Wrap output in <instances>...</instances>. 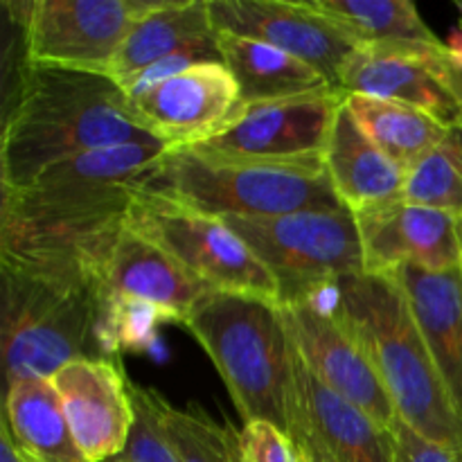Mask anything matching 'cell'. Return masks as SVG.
Wrapping results in <instances>:
<instances>
[{
  "label": "cell",
  "mask_w": 462,
  "mask_h": 462,
  "mask_svg": "<svg viewBox=\"0 0 462 462\" xmlns=\"http://www.w3.org/2000/svg\"><path fill=\"white\" fill-rule=\"evenodd\" d=\"M170 147L131 143L81 153L21 189H3L0 257L84 262L102 271L134 197Z\"/></svg>",
  "instance_id": "obj_1"
},
{
  "label": "cell",
  "mask_w": 462,
  "mask_h": 462,
  "mask_svg": "<svg viewBox=\"0 0 462 462\" xmlns=\"http://www.w3.org/2000/svg\"><path fill=\"white\" fill-rule=\"evenodd\" d=\"M149 140L111 77L23 63L3 120L0 189L25 188L81 153Z\"/></svg>",
  "instance_id": "obj_2"
},
{
  "label": "cell",
  "mask_w": 462,
  "mask_h": 462,
  "mask_svg": "<svg viewBox=\"0 0 462 462\" xmlns=\"http://www.w3.org/2000/svg\"><path fill=\"white\" fill-rule=\"evenodd\" d=\"M0 278L7 386L25 377L50 379L77 359H111L102 341L97 266L0 257Z\"/></svg>",
  "instance_id": "obj_3"
},
{
  "label": "cell",
  "mask_w": 462,
  "mask_h": 462,
  "mask_svg": "<svg viewBox=\"0 0 462 462\" xmlns=\"http://www.w3.org/2000/svg\"><path fill=\"white\" fill-rule=\"evenodd\" d=\"M328 293L329 302L320 305L368 352L397 418L429 440L462 447V420L397 280L359 273Z\"/></svg>",
  "instance_id": "obj_4"
},
{
  "label": "cell",
  "mask_w": 462,
  "mask_h": 462,
  "mask_svg": "<svg viewBox=\"0 0 462 462\" xmlns=\"http://www.w3.org/2000/svg\"><path fill=\"white\" fill-rule=\"evenodd\" d=\"M144 188L219 219H269L346 208L334 192L325 161H260L206 147L167 149Z\"/></svg>",
  "instance_id": "obj_5"
},
{
  "label": "cell",
  "mask_w": 462,
  "mask_h": 462,
  "mask_svg": "<svg viewBox=\"0 0 462 462\" xmlns=\"http://www.w3.org/2000/svg\"><path fill=\"white\" fill-rule=\"evenodd\" d=\"M183 328L208 352L244 424L271 422L289 433L293 347L278 302L208 291Z\"/></svg>",
  "instance_id": "obj_6"
},
{
  "label": "cell",
  "mask_w": 462,
  "mask_h": 462,
  "mask_svg": "<svg viewBox=\"0 0 462 462\" xmlns=\"http://www.w3.org/2000/svg\"><path fill=\"white\" fill-rule=\"evenodd\" d=\"M224 221L271 271L280 305L319 300L338 280L364 273L359 226L347 208Z\"/></svg>",
  "instance_id": "obj_7"
},
{
  "label": "cell",
  "mask_w": 462,
  "mask_h": 462,
  "mask_svg": "<svg viewBox=\"0 0 462 462\" xmlns=\"http://www.w3.org/2000/svg\"><path fill=\"white\" fill-rule=\"evenodd\" d=\"M126 226L170 253L210 291L262 298L280 305V287L271 271L219 217L143 188L126 212Z\"/></svg>",
  "instance_id": "obj_8"
},
{
  "label": "cell",
  "mask_w": 462,
  "mask_h": 462,
  "mask_svg": "<svg viewBox=\"0 0 462 462\" xmlns=\"http://www.w3.org/2000/svg\"><path fill=\"white\" fill-rule=\"evenodd\" d=\"M149 0H36L9 5L25 30V63L106 75Z\"/></svg>",
  "instance_id": "obj_9"
},
{
  "label": "cell",
  "mask_w": 462,
  "mask_h": 462,
  "mask_svg": "<svg viewBox=\"0 0 462 462\" xmlns=\"http://www.w3.org/2000/svg\"><path fill=\"white\" fill-rule=\"evenodd\" d=\"M129 111L153 140L180 149L226 134L246 111V104L228 68L210 61L131 95Z\"/></svg>",
  "instance_id": "obj_10"
},
{
  "label": "cell",
  "mask_w": 462,
  "mask_h": 462,
  "mask_svg": "<svg viewBox=\"0 0 462 462\" xmlns=\"http://www.w3.org/2000/svg\"><path fill=\"white\" fill-rule=\"evenodd\" d=\"M341 90L409 104L445 125L462 120V81L445 43L359 45L343 66Z\"/></svg>",
  "instance_id": "obj_11"
},
{
  "label": "cell",
  "mask_w": 462,
  "mask_h": 462,
  "mask_svg": "<svg viewBox=\"0 0 462 462\" xmlns=\"http://www.w3.org/2000/svg\"><path fill=\"white\" fill-rule=\"evenodd\" d=\"M343 106L346 93L341 88L248 104L226 134L197 147L260 161H325V149Z\"/></svg>",
  "instance_id": "obj_12"
},
{
  "label": "cell",
  "mask_w": 462,
  "mask_h": 462,
  "mask_svg": "<svg viewBox=\"0 0 462 462\" xmlns=\"http://www.w3.org/2000/svg\"><path fill=\"white\" fill-rule=\"evenodd\" d=\"M289 438L298 449L323 462H397L391 429L323 386L296 350L289 388Z\"/></svg>",
  "instance_id": "obj_13"
},
{
  "label": "cell",
  "mask_w": 462,
  "mask_h": 462,
  "mask_svg": "<svg viewBox=\"0 0 462 462\" xmlns=\"http://www.w3.org/2000/svg\"><path fill=\"white\" fill-rule=\"evenodd\" d=\"M289 338L311 374L323 386L364 409L382 427L397 422V411L368 352L320 302L280 305Z\"/></svg>",
  "instance_id": "obj_14"
},
{
  "label": "cell",
  "mask_w": 462,
  "mask_h": 462,
  "mask_svg": "<svg viewBox=\"0 0 462 462\" xmlns=\"http://www.w3.org/2000/svg\"><path fill=\"white\" fill-rule=\"evenodd\" d=\"M217 32L248 36L314 66L341 88V70L359 43L307 0H208Z\"/></svg>",
  "instance_id": "obj_15"
},
{
  "label": "cell",
  "mask_w": 462,
  "mask_h": 462,
  "mask_svg": "<svg viewBox=\"0 0 462 462\" xmlns=\"http://www.w3.org/2000/svg\"><path fill=\"white\" fill-rule=\"evenodd\" d=\"M364 248V273L391 275L402 266L462 269L456 217L406 201L355 212Z\"/></svg>",
  "instance_id": "obj_16"
},
{
  "label": "cell",
  "mask_w": 462,
  "mask_h": 462,
  "mask_svg": "<svg viewBox=\"0 0 462 462\" xmlns=\"http://www.w3.org/2000/svg\"><path fill=\"white\" fill-rule=\"evenodd\" d=\"M70 431L90 462L122 456L134 427L129 379L113 359H77L52 374Z\"/></svg>",
  "instance_id": "obj_17"
},
{
  "label": "cell",
  "mask_w": 462,
  "mask_h": 462,
  "mask_svg": "<svg viewBox=\"0 0 462 462\" xmlns=\"http://www.w3.org/2000/svg\"><path fill=\"white\" fill-rule=\"evenodd\" d=\"M99 280L108 300L144 302L161 311L167 323L180 325H185L197 302L210 291L170 253L129 226L122 228L108 251Z\"/></svg>",
  "instance_id": "obj_18"
},
{
  "label": "cell",
  "mask_w": 462,
  "mask_h": 462,
  "mask_svg": "<svg viewBox=\"0 0 462 462\" xmlns=\"http://www.w3.org/2000/svg\"><path fill=\"white\" fill-rule=\"evenodd\" d=\"M176 54L221 61L208 0H149L122 43L108 77L122 84Z\"/></svg>",
  "instance_id": "obj_19"
},
{
  "label": "cell",
  "mask_w": 462,
  "mask_h": 462,
  "mask_svg": "<svg viewBox=\"0 0 462 462\" xmlns=\"http://www.w3.org/2000/svg\"><path fill=\"white\" fill-rule=\"evenodd\" d=\"M391 275L409 300L451 404L462 420V269L402 266Z\"/></svg>",
  "instance_id": "obj_20"
},
{
  "label": "cell",
  "mask_w": 462,
  "mask_h": 462,
  "mask_svg": "<svg viewBox=\"0 0 462 462\" xmlns=\"http://www.w3.org/2000/svg\"><path fill=\"white\" fill-rule=\"evenodd\" d=\"M325 170L334 192L350 212L404 201L409 171L374 147L347 106L338 111L334 122L325 149Z\"/></svg>",
  "instance_id": "obj_21"
},
{
  "label": "cell",
  "mask_w": 462,
  "mask_h": 462,
  "mask_svg": "<svg viewBox=\"0 0 462 462\" xmlns=\"http://www.w3.org/2000/svg\"><path fill=\"white\" fill-rule=\"evenodd\" d=\"M0 427L25 462H90L72 436L52 379L9 383Z\"/></svg>",
  "instance_id": "obj_22"
},
{
  "label": "cell",
  "mask_w": 462,
  "mask_h": 462,
  "mask_svg": "<svg viewBox=\"0 0 462 462\" xmlns=\"http://www.w3.org/2000/svg\"><path fill=\"white\" fill-rule=\"evenodd\" d=\"M217 48L246 106L337 88L314 66L262 41L217 32Z\"/></svg>",
  "instance_id": "obj_23"
},
{
  "label": "cell",
  "mask_w": 462,
  "mask_h": 462,
  "mask_svg": "<svg viewBox=\"0 0 462 462\" xmlns=\"http://www.w3.org/2000/svg\"><path fill=\"white\" fill-rule=\"evenodd\" d=\"M346 106L374 147L406 171L418 165L449 129L431 113L391 99L346 95Z\"/></svg>",
  "instance_id": "obj_24"
},
{
  "label": "cell",
  "mask_w": 462,
  "mask_h": 462,
  "mask_svg": "<svg viewBox=\"0 0 462 462\" xmlns=\"http://www.w3.org/2000/svg\"><path fill=\"white\" fill-rule=\"evenodd\" d=\"M359 45H442L409 0H307Z\"/></svg>",
  "instance_id": "obj_25"
},
{
  "label": "cell",
  "mask_w": 462,
  "mask_h": 462,
  "mask_svg": "<svg viewBox=\"0 0 462 462\" xmlns=\"http://www.w3.org/2000/svg\"><path fill=\"white\" fill-rule=\"evenodd\" d=\"M404 201L462 217V120L406 174Z\"/></svg>",
  "instance_id": "obj_26"
},
{
  "label": "cell",
  "mask_w": 462,
  "mask_h": 462,
  "mask_svg": "<svg viewBox=\"0 0 462 462\" xmlns=\"http://www.w3.org/2000/svg\"><path fill=\"white\" fill-rule=\"evenodd\" d=\"M162 427L179 462H242L237 433L194 406L174 409L165 402Z\"/></svg>",
  "instance_id": "obj_27"
},
{
  "label": "cell",
  "mask_w": 462,
  "mask_h": 462,
  "mask_svg": "<svg viewBox=\"0 0 462 462\" xmlns=\"http://www.w3.org/2000/svg\"><path fill=\"white\" fill-rule=\"evenodd\" d=\"M129 391L135 413L134 427L122 456L111 462H179L162 427L165 400L152 388L131 382Z\"/></svg>",
  "instance_id": "obj_28"
},
{
  "label": "cell",
  "mask_w": 462,
  "mask_h": 462,
  "mask_svg": "<svg viewBox=\"0 0 462 462\" xmlns=\"http://www.w3.org/2000/svg\"><path fill=\"white\" fill-rule=\"evenodd\" d=\"M242 462H300L296 442L271 422H248L237 433Z\"/></svg>",
  "instance_id": "obj_29"
},
{
  "label": "cell",
  "mask_w": 462,
  "mask_h": 462,
  "mask_svg": "<svg viewBox=\"0 0 462 462\" xmlns=\"http://www.w3.org/2000/svg\"><path fill=\"white\" fill-rule=\"evenodd\" d=\"M397 462H462V447L433 442L397 418L393 427Z\"/></svg>",
  "instance_id": "obj_30"
},
{
  "label": "cell",
  "mask_w": 462,
  "mask_h": 462,
  "mask_svg": "<svg viewBox=\"0 0 462 462\" xmlns=\"http://www.w3.org/2000/svg\"><path fill=\"white\" fill-rule=\"evenodd\" d=\"M458 7H460V18L458 23H456L454 30L449 32V36H447L445 45H447V52H449L451 66H454L456 75H458L462 81V5H458Z\"/></svg>",
  "instance_id": "obj_31"
},
{
  "label": "cell",
  "mask_w": 462,
  "mask_h": 462,
  "mask_svg": "<svg viewBox=\"0 0 462 462\" xmlns=\"http://www.w3.org/2000/svg\"><path fill=\"white\" fill-rule=\"evenodd\" d=\"M0 462H25L21 458V454L14 447L12 438L7 436L3 427H0Z\"/></svg>",
  "instance_id": "obj_32"
},
{
  "label": "cell",
  "mask_w": 462,
  "mask_h": 462,
  "mask_svg": "<svg viewBox=\"0 0 462 462\" xmlns=\"http://www.w3.org/2000/svg\"><path fill=\"white\" fill-rule=\"evenodd\" d=\"M456 228H458V242H460V253H462V217L456 219Z\"/></svg>",
  "instance_id": "obj_33"
},
{
  "label": "cell",
  "mask_w": 462,
  "mask_h": 462,
  "mask_svg": "<svg viewBox=\"0 0 462 462\" xmlns=\"http://www.w3.org/2000/svg\"><path fill=\"white\" fill-rule=\"evenodd\" d=\"M298 454H300V462H310V458H307V456H305V454H302V451H300V449H298Z\"/></svg>",
  "instance_id": "obj_34"
},
{
  "label": "cell",
  "mask_w": 462,
  "mask_h": 462,
  "mask_svg": "<svg viewBox=\"0 0 462 462\" xmlns=\"http://www.w3.org/2000/svg\"><path fill=\"white\" fill-rule=\"evenodd\" d=\"M302 451V449H300ZM302 454H305V451H302ZM307 456V458H310V462H323V460H319V458H311V456L310 454H305Z\"/></svg>",
  "instance_id": "obj_35"
}]
</instances>
